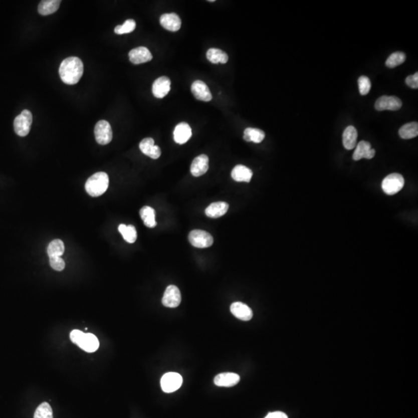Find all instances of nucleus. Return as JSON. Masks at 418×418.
Segmentation results:
<instances>
[{
  "mask_svg": "<svg viewBox=\"0 0 418 418\" xmlns=\"http://www.w3.org/2000/svg\"><path fill=\"white\" fill-rule=\"evenodd\" d=\"M84 73L82 60L77 57H70L62 62L59 75L62 82L67 85H75L80 81Z\"/></svg>",
  "mask_w": 418,
  "mask_h": 418,
  "instance_id": "f257e3e1",
  "label": "nucleus"
},
{
  "mask_svg": "<svg viewBox=\"0 0 418 418\" xmlns=\"http://www.w3.org/2000/svg\"><path fill=\"white\" fill-rule=\"evenodd\" d=\"M109 178L105 172H98L91 176L85 183V190L92 197H99L106 192L109 187Z\"/></svg>",
  "mask_w": 418,
  "mask_h": 418,
  "instance_id": "f03ea898",
  "label": "nucleus"
},
{
  "mask_svg": "<svg viewBox=\"0 0 418 418\" xmlns=\"http://www.w3.org/2000/svg\"><path fill=\"white\" fill-rule=\"evenodd\" d=\"M32 123V113L28 109H24L21 114L14 119V131L18 136H28L31 131Z\"/></svg>",
  "mask_w": 418,
  "mask_h": 418,
  "instance_id": "7ed1b4c3",
  "label": "nucleus"
},
{
  "mask_svg": "<svg viewBox=\"0 0 418 418\" xmlns=\"http://www.w3.org/2000/svg\"><path fill=\"white\" fill-rule=\"evenodd\" d=\"M404 186V178L399 173H391L386 176L382 182V189L388 195H393L399 192Z\"/></svg>",
  "mask_w": 418,
  "mask_h": 418,
  "instance_id": "20e7f679",
  "label": "nucleus"
},
{
  "mask_svg": "<svg viewBox=\"0 0 418 418\" xmlns=\"http://www.w3.org/2000/svg\"><path fill=\"white\" fill-rule=\"evenodd\" d=\"M189 242L193 247L197 248H207L213 244V237L211 234L203 230H193L188 237Z\"/></svg>",
  "mask_w": 418,
  "mask_h": 418,
  "instance_id": "39448f33",
  "label": "nucleus"
},
{
  "mask_svg": "<svg viewBox=\"0 0 418 418\" xmlns=\"http://www.w3.org/2000/svg\"><path fill=\"white\" fill-rule=\"evenodd\" d=\"M183 379L177 372H167L162 376L160 386L165 393H173L181 386Z\"/></svg>",
  "mask_w": 418,
  "mask_h": 418,
  "instance_id": "423d86ee",
  "label": "nucleus"
},
{
  "mask_svg": "<svg viewBox=\"0 0 418 418\" xmlns=\"http://www.w3.org/2000/svg\"><path fill=\"white\" fill-rule=\"evenodd\" d=\"M95 136L99 144H109L112 139V130L109 122L100 120L95 126Z\"/></svg>",
  "mask_w": 418,
  "mask_h": 418,
  "instance_id": "0eeeda50",
  "label": "nucleus"
},
{
  "mask_svg": "<svg viewBox=\"0 0 418 418\" xmlns=\"http://www.w3.org/2000/svg\"><path fill=\"white\" fill-rule=\"evenodd\" d=\"M181 302V294L178 287L170 285L165 290L162 298V304L167 308H174L180 305Z\"/></svg>",
  "mask_w": 418,
  "mask_h": 418,
  "instance_id": "6e6552de",
  "label": "nucleus"
},
{
  "mask_svg": "<svg viewBox=\"0 0 418 418\" xmlns=\"http://www.w3.org/2000/svg\"><path fill=\"white\" fill-rule=\"evenodd\" d=\"M402 107V102L396 96L383 95L376 100L375 108L377 111H396Z\"/></svg>",
  "mask_w": 418,
  "mask_h": 418,
  "instance_id": "1a4fd4ad",
  "label": "nucleus"
},
{
  "mask_svg": "<svg viewBox=\"0 0 418 418\" xmlns=\"http://www.w3.org/2000/svg\"><path fill=\"white\" fill-rule=\"evenodd\" d=\"M129 61L134 65L146 63L153 59L150 51L145 47H139L129 51Z\"/></svg>",
  "mask_w": 418,
  "mask_h": 418,
  "instance_id": "9d476101",
  "label": "nucleus"
},
{
  "mask_svg": "<svg viewBox=\"0 0 418 418\" xmlns=\"http://www.w3.org/2000/svg\"><path fill=\"white\" fill-rule=\"evenodd\" d=\"M170 90V80L166 76L160 77L153 82L152 92L157 99H163Z\"/></svg>",
  "mask_w": 418,
  "mask_h": 418,
  "instance_id": "9b49d317",
  "label": "nucleus"
},
{
  "mask_svg": "<svg viewBox=\"0 0 418 418\" xmlns=\"http://www.w3.org/2000/svg\"><path fill=\"white\" fill-rule=\"evenodd\" d=\"M230 311L236 318L242 320V321H250L254 316V313H253L251 308L244 303H233L230 307Z\"/></svg>",
  "mask_w": 418,
  "mask_h": 418,
  "instance_id": "f8f14e48",
  "label": "nucleus"
},
{
  "mask_svg": "<svg viewBox=\"0 0 418 418\" xmlns=\"http://www.w3.org/2000/svg\"><path fill=\"white\" fill-rule=\"evenodd\" d=\"M139 149L143 154L154 160L158 159L161 155L160 148L154 144V140L152 138L143 139L139 143Z\"/></svg>",
  "mask_w": 418,
  "mask_h": 418,
  "instance_id": "ddd939ff",
  "label": "nucleus"
},
{
  "mask_svg": "<svg viewBox=\"0 0 418 418\" xmlns=\"http://www.w3.org/2000/svg\"><path fill=\"white\" fill-rule=\"evenodd\" d=\"M191 92L197 100L209 102L213 99V95L208 87L201 81H195L191 85Z\"/></svg>",
  "mask_w": 418,
  "mask_h": 418,
  "instance_id": "4468645a",
  "label": "nucleus"
},
{
  "mask_svg": "<svg viewBox=\"0 0 418 418\" xmlns=\"http://www.w3.org/2000/svg\"><path fill=\"white\" fill-rule=\"evenodd\" d=\"M376 154V150L372 149L371 144L367 141L359 142L357 144L355 152L352 155V158L354 160H359L361 159H372Z\"/></svg>",
  "mask_w": 418,
  "mask_h": 418,
  "instance_id": "2eb2a0df",
  "label": "nucleus"
},
{
  "mask_svg": "<svg viewBox=\"0 0 418 418\" xmlns=\"http://www.w3.org/2000/svg\"><path fill=\"white\" fill-rule=\"evenodd\" d=\"M240 381V376L234 372H223L215 377V384L218 386L231 387L236 386Z\"/></svg>",
  "mask_w": 418,
  "mask_h": 418,
  "instance_id": "dca6fc26",
  "label": "nucleus"
},
{
  "mask_svg": "<svg viewBox=\"0 0 418 418\" xmlns=\"http://www.w3.org/2000/svg\"><path fill=\"white\" fill-rule=\"evenodd\" d=\"M208 170V157L204 154L197 156L190 165V173L194 177H200Z\"/></svg>",
  "mask_w": 418,
  "mask_h": 418,
  "instance_id": "f3484780",
  "label": "nucleus"
},
{
  "mask_svg": "<svg viewBox=\"0 0 418 418\" xmlns=\"http://www.w3.org/2000/svg\"><path fill=\"white\" fill-rule=\"evenodd\" d=\"M192 136L191 128L187 123H180L176 126L173 131V139L178 144H184Z\"/></svg>",
  "mask_w": 418,
  "mask_h": 418,
  "instance_id": "a211bd4d",
  "label": "nucleus"
},
{
  "mask_svg": "<svg viewBox=\"0 0 418 418\" xmlns=\"http://www.w3.org/2000/svg\"><path fill=\"white\" fill-rule=\"evenodd\" d=\"M160 23L165 30L176 32L181 27V21L176 14H163L160 17Z\"/></svg>",
  "mask_w": 418,
  "mask_h": 418,
  "instance_id": "6ab92c4d",
  "label": "nucleus"
},
{
  "mask_svg": "<svg viewBox=\"0 0 418 418\" xmlns=\"http://www.w3.org/2000/svg\"><path fill=\"white\" fill-rule=\"evenodd\" d=\"M78 346L82 350L87 352H94L98 350L99 347V342L97 337L93 334L85 333L82 340L78 344Z\"/></svg>",
  "mask_w": 418,
  "mask_h": 418,
  "instance_id": "aec40b11",
  "label": "nucleus"
},
{
  "mask_svg": "<svg viewBox=\"0 0 418 418\" xmlns=\"http://www.w3.org/2000/svg\"><path fill=\"white\" fill-rule=\"evenodd\" d=\"M232 177L237 182H250L253 177V171L244 165H237L232 171Z\"/></svg>",
  "mask_w": 418,
  "mask_h": 418,
  "instance_id": "412c9836",
  "label": "nucleus"
},
{
  "mask_svg": "<svg viewBox=\"0 0 418 418\" xmlns=\"http://www.w3.org/2000/svg\"><path fill=\"white\" fill-rule=\"evenodd\" d=\"M229 204L224 201H219L210 204L205 209V215L209 218L217 219L224 216L228 212Z\"/></svg>",
  "mask_w": 418,
  "mask_h": 418,
  "instance_id": "4be33fe9",
  "label": "nucleus"
},
{
  "mask_svg": "<svg viewBox=\"0 0 418 418\" xmlns=\"http://www.w3.org/2000/svg\"><path fill=\"white\" fill-rule=\"evenodd\" d=\"M358 133L354 126H349L345 129L342 135V142L344 146L347 150H352L356 146Z\"/></svg>",
  "mask_w": 418,
  "mask_h": 418,
  "instance_id": "5701e85b",
  "label": "nucleus"
},
{
  "mask_svg": "<svg viewBox=\"0 0 418 418\" xmlns=\"http://www.w3.org/2000/svg\"><path fill=\"white\" fill-rule=\"evenodd\" d=\"M62 1L60 0H43L38 6V13L42 16H48L58 11Z\"/></svg>",
  "mask_w": 418,
  "mask_h": 418,
  "instance_id": "b1692460",
  "label": "nucleus"
},
{
  "mask_svg": "<svg viewBox=\"0 0 418 418\" xmlns=\"http://www.w3.org/2000/svg\"><path fill=\"white\" fill-rule=\"evenodd\" d=\"M207 59L213 64H226L228 62L229 56L225 51L217 48H211L206 54Z\"/></svg>",
  "mask_w": 418,
  "mask_h": 418,
  "instance_id": "393cba45",
  "label": "nucleus"
},
{
  "mask_svg": "<svg viewBox=\"0 0 418 418\" xmlns=\"http://www.w3.org/2000/svg\"><path fill=\"white\" fill-rule=\"evenodd\" d=\"M139 215L143 220V223L148 228H154L156 226V220H155L154 209L149 206H144L140 209Z\"/></svg>",
  "mask_w": 418,
  "mask_h": 418,
  "instance_id": "a878e982",
  "label": "nucleus"
},
{
  "mask_svg": "<svg viewBox=\"0 0 418 418\" xmlns=\"http://www.w3.org/2000/svg\"><path fill=\"white\" fill-rule=\"evenodd\" d=\"M265 138V133L261 129H256V128H247L244 131L243 139L247 142H254L255 143H260L264 140Z\"/></svg>",
  "mask_w": 418,
  "mask_h": 418,
  "instance_id": "bb28decb",
  "label": "nucleus"
},
{
  "mask_svg": "<svg viewBox=\"0 0 418 418\" xmlns=\"http://www.w3.org/2000/svg\"><path fill=\"white\" fill-rule=\"evenodd\" d=\"M399 135L402 139H410L418 135V123L416 122L403 125L399 130Z\"/></svg>",
  "mask_w": 418,
  "mask_h": 418,
  "instance_id": "cd10ccee",
  "label": "nucleus"
},
{
  "mask_svg": "<svg viewBox=\"0 0 418 418\" xmlns=\"http://www.w3.org/2000/svg\"><path fill=\"white\" fill-rule=\"evenodd\" d=\"M119 231L127 243H133L136 242L137 239V233H136L134 226L132 225L126 226L124 224H121L119 226Z\"/></svg>",
  "mask_w": 418,
  "mask_h": 418,
  "instance_id": "c85d7f7f",
  "label": "nucleus"
},
{
  "mask_svg": "<svg viewBox=\"0 0 418 418\" xmlns=\"http://www.w3.org/2000/svg\"><path fill=\"white\" fill-rule=\"evenodd\" d=\"M48 255L49 257H62L65 253V244L61 240L51 241L48 245Z\"/></svg>",
  "mask_w": 418,
  "mask_h": 418,
  "instance_id": "c756f323",
  "label": "nucleus"
},
{
  "mask_svg": "<svg viewBox=\"0 0 418 418\" xmlns=\"http://www.w3.org/2000/svg\"><path fill=\"white\" fill-rule=\"evenodd\" d=\"M34 418H54L53 410L47 402L41 403L34 413Z\"/></svg>",
  "mask_w": 418,
  "mask_h": 418,
  "instance_id": "7c9ffc66",
  "label": "nucleus"
},
{
  "mask_svg": "<svg viewBox=\"0 0 418 418\" xmlns=\"http://www.w3.org/2000/svg\"><path fill=\"white\" fill-rule=\"evenodd\" d=\"M406 60V55L403 52H394L387 58L386 65L388 68H393L402 65Z\"/></svg>",
  "mask_w": 418,
  "mask_h": 418,
  "instance_id": "2f4dec72",
  "label": "nucleus"
},
{
  "mask_svg": "<svg viewBox=\"0 0 418 418\" xmlns=\"http://www.w3.org/2000/svg\"><path fill=\"white\" fill-rule=\"evenodd\" d=\"M136 24L135 21H133V20H127V21H125L123 25H119L116 27L114 31L116 34H119V35L129 34V33H132L133 31H134V30L136 29Z\"/></svg>",
  "mask_w": 418,
  "mask_h": 418,
  "instance_id": "473e14b6",
  "label": "nucleus"
},
{
  "mask_svg": "<svg viewBox=\"0 0 418 418\" xmlns=\"http://www.w3.org/2000/svg\"><path fill=\"white\" fill-rule=\"evenodd\" d=\"M359 92L362 95H366L371 89V82L369 78L366 76L359 77L358 79Z\"/></svg>",
  "mask_w": 418,
  "mask_h": 418,
  "instance_id": "72a5a7b5",
  "label": "nucleus"
},
{
  "mask_svg": "<svg viewBox=\"0 0 418 418\" xmlns=\"http://www.w3.org/2000/svg\"><path fill=\"white\" fill-rule=\"evenodd\" d=\"M50 265L55 271H62L65 269V263L62 257H50Z\"/></svg>",
  "mask_w": 418,
  "mask_h": 418,
  "instance_id": "f704fd0d",
  "label": "nucleus"
},
{
  "mask_svg": "<svg viewBox=\"0 0 418 418\" xmlns=\"http://www.w3.org/2000/svg\"><path fill=\"white\" fill-rule=\"evenodd\" d=\"M84 335H85V333H84L83 332H82V331H80V330L75 329L73 330V331L71 332V334H70V338H71V340H72V342H73V343L78 345V344L80 342V341L82 340V338H83Z\"/></svg>",
  "mask_w": 418,
  "mask_h": 418,
  "instance_id": "c9c22d12",
  "label": "nucleus"
},
{
  "mask_svg": "<svg viewBox=\"0 0 418 418\" xmlns=\"http://www.w3.org/2000/svg\"><path fill=\"white\" fill-rule=\"evenodd\" d=\"M406 84L412 89H416L418 88V73L416 72L414 75H410L406 78Z\"/></svg>",
  "mask_w": 418,
  "mask_h": 418,
  "instance_id": "e433bc0d",
  "label": "nucleus"
},
{
  "mask_svg": "<svg viewBox=\"0 0 418 418\" xmlns=\"http://www.w3.org/2000/svg\"><path fill=\"white\" fill-rule=\"evenodd\" d=\"M265 418H288V416L283 412L276 411L268 413Z\"/></svg>",
  "mask_w": 418,
  "mask_h": 418,
  "instance_id": "4c0bfd02",
  "label": "nucleus"
}]
</instances>
